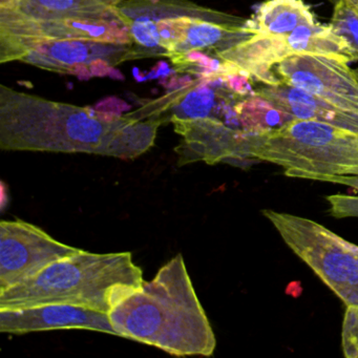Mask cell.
Instances as JSON below:
<instances>
[{
    "instance_id": "obj_12",
    "label": "cell",
    "mask_w": 358,
    "mask_h": 358,
    "mask_svg": "<svg viewBox=\"0 0 358 358\" xmlns=\"http://www.w3.org/2000/svg\"><path fill=\"white\" fill-rule=\"evenodd\" d=\"M255 94L299 120L328 123L358 133V114L341 110L317 96L286 85L259 83Z\"/></svg>"
},
{
    "instance_id": "obj_11",
    "label": "cell",
    "mask_w": 358,
    "mask_h": 358,
    "mask_svg": "<svg viewBox=\"0 0 358 358\" xmlns=\"http://www.w3.org/2000/svg\"><path fill=\"white\" fill-rule=\"evenodd\" d=\"M83 329L116 335L108 314L68 303H47L18 309H0V332L28 334L43 331Z\"/></svg>"
},
{
    "instance_id": "obj_6",
    "label": "cell",
    "mask_w": 358,
    "mask_h": 358,
    "mask_svg": "<svg viewBox=\"0 0 358 358\" xmlns=\"http://www.w3.org/2000/svg\"><path fill=\"white\" fill-rule=\"evenodd\" d=\"M116 15L129 30L135 60L169 58L192 18L228 24L248 22L190 0H121Z\"/></svg>"
},
{
    "instance_id": "obj_19",
    "label": "cell",
    "mask_w": 358,
    "mask_h": 358,
    "mask_svg": "<svg viewBox=\"0 0 358 358\" xmlns=\"http://www.w3.org/2000/svg\"><path fill=\"white\" fill-rule=\"evenodd\" d=\"M95 108H97L100 112L121 115L123 110H127L129 108L124 102L120 101V100L116 99V98H108V99L98 103Z\"/></svg>"
},
{
    "instance_id": "obj_8",
    "label": "cell",
    "mask_w": 358,
    "mask_h": 358,
    "mask_svg": "<svg viewBox=\"0 0 358 358\" xmlns=\"http://www.w3.org/2000/svg\"><path fill=\"white\" fill-rule=\"evenodd\" d=\"M80 250L22 220L0 222V291Z\"/></svg>"
},
{
    "instance_id": "obj_16",
    "label": "cell",
    "mask_w": 358,
    "mask_h": 358,
    "mask_svg": "<svg viewBox=\"0 0 358 358\" xmlns=\"http://www.w3.org/2000/svg\"><path fill=\"white\" fill-rule=\"evenodd\" d=\"M331 27L358 56V7L352 0H337Z\"/></svg>"
},
{
    "instance_id": "obj_3",
    "label": "cell",
    "mask_w": 358,
    "mask_h": 358,
    "mask_svg": "<svg viewBox=\"0 0 358 358\" xmlns=\"http://www.w3.org/2000/svg\"><path fill=\"white\" fill-rule=\"evenodd\" d=\"M143 284V272L134 263L131 252L94 253L81 249L0 291V309L68 303L108 314Z\"/></svg>"
},
{
    "instance_id": "obj_9",
    "label": "cell",
    "mask_w": 358,
    "mask_h": 358,
    "mask_svg": "<svg viewBox=\"0 0 358 358\" xmlns=\"http://www.w3.org/2000/svg\"><path fill=\"white\" fill-rule=\"evenodd\" d=\"M347 62L315 54H299L276 64L282 85L296 87L347 112L358 114V71Z\"/></svg>"
},
{
    "instance_id": "obj_4",
    "label": "cell",
    "mask_w": 358,
    "mask_h": 358,
    "mask_svg": "<svg viewBox=\"0 0 358 358\" xmlns=\"http://www.w3.org/2000/svg\"><path fill=\"white\" fill-rule=\"evenodd\" d=\"M249 158L278 165L290 178L330 182L358 177V133L293 119L280 129L253 135Z\"/></svg>"
},
{
    "instance_id": "obj_15",
    "label": "cell",
    "mask_w": 358,
    "mask_h": 358,
    "mask_svg": "<svg viewBox=\"0 0 358 358\" xmlns=\"http://www.w3.org/2000/svg\"><path fill=\"white\" fill-rule=\"evenodd\" d=\"M236 110L245 131L251 135L280 129L295 119L259 95L243 98L236 104Z\"/></svg>"
},
{
    "instance_id": "obj_5",
    "label": "cell",
    "mask_w": 358,
    "mask_h": 358,
    "mask_svg": "<svg viewBox=\"0 0 358 358\" xmlns=\"http://www.w3.org/2000/svg\"><path fill=\"white\" fill-rule=\"evenodd\" d=\"M262 213L287 246L345 306H358L357 245L313 220L271 209Z\"/></svg>"
},
{
    "instance_id": "obj_10",
    "label": "cell",
    "mask_w": 358,
    "mask_h": 358,
    "mask_svg": "<svg viewBox=\"0 0 358 358\" xmlns=\"http://www.w3.org/2000/svg\"><path fill=\"white\" fill-rule=\"evenodd\" d=\"M0 38L22 41L89 39L131 45L120 20H32L0 10Z\"/></svg>"
},
{
    "instance_id": "obj_2",
    "label": "cell",
    "mask_w": 358,
    "mask_h": 358,
    "mask_svg": "<svg viewBox=\"0 0 358 358\" xmlns=\"http://www.w3.org/2000/svg\"><path fill=\"white\" fill-rule=\"evenodd\" d=\"M117 336L154 345L173 356H205L217 338L194 291L182 255L108 312Z\"/></svg>"
},
{
    "instance_id": "obj_7",
    "label": "cell",
    "mask_w": 358,
    "mask_h": 358,
    "mask_svg": "<svg viewBox=\"0 0 358 358\" xmlns=\"http://www.w3.org/2000/svg\"><path fill=\"white\" fill-rule=\"evenodd\" d=\"M103 60L116 66L134 59L133 45L89 41H22L0 38V64L22 62L43 70L74 74L81 66Z\"/></svg>"
},
{
    "instance_id": "obj_17",
    "label": "cell",
    "mask_w": 358,
    "mask_h": 358,
    "mask_svg": "<svg viewBox=\"0 0 358 358\" xmlns=\"http://www.w3.org/2000/svg\"><path fill=\"white\" fill-rule=\"evenodd\" d=\"M331 183L343 184L358 190V177H335ZM330 205V213L335 217H358V196L348 194H333L327 196Z\"/></svg>"
},
{
    "instance_id": "obj_14",
    "label": "cell",
    "mask_w": 358,
    "mask_h": 358,
    "mask_svg": "<svg viewBox=\"0 0 358 358\" xmlns=\"http://www.w3.org/2000/svg\"><path fill=\"white\" fill-rule=\"evenodd\" d=\"M250 20L255 34L274 37L287 36L299 26L317 22L303 0H268Z\"/></svg>"
},
{
    "instance_id": "obj_18",
    "label": "cell",
    "mask_w": 358,
    "mask_h": 358,
    "mask_svg": "<svg viewBox=\"0 0 358 358\" xmlns=\"http://www.w3.org/2000/svg\"><path fill=\"white\" fill-rule=\"evenodd\" d=\"M341 341L345 357L358 358V306H347Z\"/></svg>"
},
{
    "instance_id": "obj_13",
    "label": "cell",
    "mask_w": 358,
    "mask_h": 358,
    "mask_svg": "<svg viewBox=\"0 0 358 358\" xmlns=\"http://www.w3.org/2000/svg\"><path fill=\"white\" fill-rule=\"evenodd\" d=\"M121 0H20L13 10H3L32 20H119Z\"/></svg>"
},
{
    "instance_id": "obj_1",
    "label": "cell",
    "mask_w": 358,
    "mask_h": 358,
    "mask_svg": "<svg viewBox=\"0 0 358 358\" xmlns=\"http://www.w3.org/2000/svg\"><path fill=\"white\" fill-rule=\"evenodd\" d=\"M163 117L144 118L52 101L0 85V148L135 159L152 148Z\"/></svg>"
}]
</instances>
